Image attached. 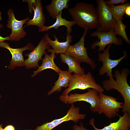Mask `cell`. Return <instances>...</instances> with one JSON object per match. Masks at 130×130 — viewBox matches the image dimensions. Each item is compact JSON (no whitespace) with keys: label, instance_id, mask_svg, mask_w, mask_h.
Here are the masks:
<instances>
[{"label":"cell","instance_id":"obj_1","mask_svg":"<svg viewBox=\"0 0 130 130\" xmlns=\"http://www.w3.org/2000/svg\"><path fill=\"white\" fill-rule=\"evenodd\" d=\"M73 21L80 27L84 29L96 28L98 22V11L91 4L84 2L77 3L68 9Z\"/></svg>","mask_w":130,"mask_h":130},{"label":"cell","instance_id":"obj_2","mask_svg":"<svg viewBox=\"0 0 130 130\" xmlns=\"http://www.w3.org/2000/svg\"><path fill=\"white\" fill-rule=\"evenodd\" d=\"M129 73V70L127 68L122 69L120 72L116 70L114 76L116 80L113 78H109V79L103 81L102 84L104 90L109 91L115 89L120 93L124 100L122 111L130 114V87L127 81Z\"/></svg>","mask_w":130,"mask_h":130},{"label":"cell","instance_id":"obj_3","mask_svg":"<svg viewBox=\"0 0 130 130\" xmlns=\"http://www.w3.org/2000/svg\"><path fill=\"white\" fill-rule=\"evenodd\" d=\"M90 88L96 89L99 92H103L104 90L101 85L96 83L91 72L81 75L74 74L72 75L69 87L63 92L62 95L67 96L71 91L76 89L84 90Z\"/></svg>","mask_w":130,"mask_h":130},{"label":"cell","instance_id":"obj_4","mask_svg":"<svg viewBox=\"0 0 130 130\" xmlns=\"http://www.w3.org/2000/svg\"><path fill=\"white\" fill-rule=\"evenodd\" d=\"M99 93L96 89H89L87 92L83 94H71L66 96L62 95L59 99L62 102L69 104L78 101L86 102L90 104V110L93 112H98L99 103Z\"/></svg>","mask_w":130,"mask_h":130},{"label":"cell","instance_id":"obj_5","mask_svg":"<svg viewBox=\"0 0 130 130\" xmlns=\"http://www.w3.org/2000/svg\"><path fill=\"white\" fill-rule=\"evenodd\" d=\"M87 29L84 31L81 39L77 43L70 45L65 53L72 57L79 63L82 62L88 64L92 69H95L96 65L95 61L88 56L87 48L84 46L85 38L87 35Z\"/></svg>","mask_w":130,"mask_h":130},{"label":"cell","instance_id":"obj_6","mask_svg":"<svg viewBox=\"0 0 130 130\" xmlns=\"http://www.w3.org/2000/svg\"><path fill=\"white\" fill-rule=\"evenodd\" d=\"M99 103L98 112L101 114H104L109 118L115 117L121 108H122L123 104L117 101L118 98L106 95L102 92H99Z\"/></svg>","mask_w":130,"mask_h":130},{"label":"cell","instance_id":"obj_7","mask_svg":"<svg viewBox=\"0 0 130 130\" xmlns=\"http://www.w3.org/2000/svg\"><path fill=\"white\" fill-rule=\"evenodd\" d=\"M96 2L98 15L97 30L101 32H108L113 29L116 20L114 19L104 0H97Z\"/></svg>","mask_w":130,"mask_h":130},{"label":"cell","instance_id":"obj_8","mask_svg":"<svg viewBox=\"0 0 130 130\" xmlns=\"http://www.w3.org/2000/svg\"><path fill=\"white\" fill-rule=\"evenodd\" d=\"M90 36L97 37L98 39L93 42L91 46V48L93 50L96 47H99L98 52L104 51L106 46L109 44H114L117 46L123 45L122 38L116 36L113 29L105 32H99L96 30L91 33Z\"/></svg>","mask_w":130,"mask_h":130},{"label":"cell","instance_id":"obj_9","mask_svg":"<svg viewBox=\"0 0 130 130\" xmlns=\"http://www.w3.org/2000/svg\"><path fill=\"white\" fill-rule=\"evenodd\" d=\"M85 116V114L80 113L79 107H75L72 104L67 114L64 117L37 126L34 130H52L64 122L72 121L76 123L80 120L84 119Z\"/></svg>","mask_w":130,"mask_h":130},{"label":"cell","instance_id":"obj_10","mask_svg":"<svg viewBox=\"0 0 130 130\" xmlns=\"http://www.w3.org/2000/svg\"><path fill=\"white\" fill-rule=\"evenodd\" d=\"M8 20L7 21V27L11 29L12 32L9 36L11 41H19L23 38L26 34V32L24 30L23 25L29 20L28 17L24 19L19 20L15 18L13 10L9 9L7 12Z\"/></svg>","mask_w":130,"mask_h":130},{"label":"cell","instance_id":"obj_11","mask_svg":"<svg viewBox=\"0 0 130 130\" xmlns=\"http://www.w3.org/2000/svg\"><path fill=\"white\" fill-rule=\"evenodd\" d=\"M50 48V46L45 37H43L36 47L30 52L25 54V56L28 57L24 62V66L26 69L38 67L39 61L42 59V56L46 53V50Z\"/></svg>","mask_w":130,"mask_h":130},{"label":"cell","instance_id":"obj_12","mask_svg":"<svg viewBox=\"0 0 130 130\" xmlns=\"http://www.w3.org/2000/svg\"><path fill=\"white\" fill-rule=\"evenodd\" d=\"M111 45H108L103 53H99L98 54V56L99 61L103 63L102 66L99 70L100 75H103L106 73L107 76L109 77V78H113V75L112 73V69L117 66L122 60L127 57V54L126 51H124V55L119 59L113 60L110 59L109 51Z\"/></svg>","mask_w":130,"mask_h":130},{"label":"cell","instance_id":"obj_13","mask_svg":"<svg viewBox=\"0 0 130 130\" xmlns=\"http://www.w3.org/2000/svg\"><path fill=\"white\" fill-rule=\"evenodd\" d=\"M0 47L7 49L12 55V59L7 67L10 70H13L16 67L24 66L25 60L23 57V52L26 50H32L34 48L31 43H29L23 47L13 48L10 46L9 43L4 42L0 43Z\"/></svg>","mask_w":130,"mask_h":130},{"label":"cell","instance_id":"obj_14","mask_svg":"<svg viewBox=\"0 0 130 130\" xmlns=\"http://www.w3.org/2000/svg\"><path fill=\"white\" fill-rule=\"evenodd\" d=\"M29 9L34 12L33 17L32 19L27 21L25 24L26 26L29 25L36 26L40 29L44 26L46 21L45 16L43 13L41 1L40 0H29Z\"/></svg>","mask_w":130,"mask_h":130},{"label":"cell","instance_id":"obj_15","mask_svg":"<svg viewBox=\"0 0 130 130\" xmlns=\"http://www.w3.org/2000/svg\"><path fill=\"white\" fill-rule=\"evenodd\" d=\"M119 117L117 122L111 123L109 125L101 129L96 127L94 118L90 120L89 124L93 127L94 130H130V114L125 112L122 116H119Z\"/></svg>","mask_w":130,"mask_h":130},{"label":"cell","instance_id":"obj_16","mask_svg":"<svg viewBox=\"0 0 130 130\" xmlns=\"http://www.w3.org/2000/svg\"><path fill=\"white\" fill-rule=\"evenodd\" d=\"M55 40L53 41L49 38L48 34L46 33L44 36L50 46H51L52 49H49L47 51L50 52L60 54L65 53L69 47L70 43L72 41V37L70 34L66 33V40L64 42H60L55 35H53Z\"/></svg>","mask_w":130,"mask_h":130},{"label":"cell","instance_id":"obj_17","mask_svg":"<svg viewBox=\"0 0 130 130\" xmlns=\"http://www.w3.org/2000/svg\"><path fill=\"white\" fill-rule=\"evenodd\" d=\"M58 79L54 83V85L47 93L48 95L52 94L55 91L60 92L63 87L69 86V82L72 77V73L67 71H61L58 73Z\"/></svg>","mask_w":130,"mask_h":130},{"label":"cell","instance_id":"obj_18","mask_svg":"<svg viewBox=\"0 0 130 130\" xmlns=\"http://www.w3.org/2000/svg\"><path fill=\"white\" fill-rule=\"evenodd\" d=\"M69 0H52L50 4L46 6V10L52 18L56 19L57 16L64 9L68 8Z\"/></svg>","mask_w":130,"mask_h":130},{"label":"cell","instance_id":"obj_19","mask_svg":"<svg viewBox=\"0 0 130 130\" xmlns=\"http://www.w3.org/2000/svg\"><path fill=\"white\" fill-rule=\"evenodd\" d=\"M55 54L52 53L49 55L46 53L44 58L43 59L41 65L38 67L37 70L33 72L34 74L32 75V77H34L40 72L47 69H52L58 73L60 72L61 70L54 62V59L56 56Z\"/></svg>","mask_w":130,"mask_h":130},{"label":"cell","instance_id":"obj_20","mask_svg":"<svg viewBox=\"0 0 130 130\" xmlns=\"http://www.w3.org/2000/svg\"><path fill=\"white\" fill-rule=\"evenodd\" d=\"M61 61L66 64L68 66V71L75 74H83L84 69L81 67L79 63L76 60L66 53L60 54Z\"/></svg>","mask_w":130,"mask_h":130},{"label":"cell","instance_id":"obj_21","mask_svg":"<svg viewBox=\"0 0 130 130\" xmlns=\"http://www.w3.org/2000/svg\"><path fill=\"white\" fill-rule=\"evenodd\" d=\"M62 12H60L57 16L55 22L51 25L49 26H44L42 28L39 29V32L47 31L52 28H54L56 30L58 29L61 26H64L67 28V33L70 34L72 30V27L76 25L75 23L73 21H69L62 17Z\"/></svg>","mask_w":130,"mask_h":130},{"label":"cell","instance_id":"obj_22","mask_svg":"<svg viewBox=\"0 0 130 130\" xmlns=\"http://www.w3.org/2000/svg\"><path fill=\"white\" fill-rule=\"evenodd\" d=\"M130 5V3L127 2L119 5L108 6L114 19L115 20L124 19V15L126 7Z\"/></svg>","mask_w":130,"mask_h":130},{"label":"cell","instance_id":"obj_23","mask_svg":"<svg viewBox=\"0 0 130 130\" xmlns=\"http://www.w3.org/2000/svg\"><path fill=\"white\" fill-rule=\"evenodd\" d=\"M127 27V26L123 23L122 20H118L116 21L113 29L116 35L121 36L127 44H130V41L125 31Z\"/></svg>","mask_w":130,"mask_h":130},{"label":"cell","instance_id":"obj_24","mask_svg":"<svg viewBox=\"0 0 130 130\" xmlns=\"http://www.w3.org/2000/svg\"><path fill=\"white\" fill-rule=\"evenodd\" d=\"M106 5L108 6H110L119 4H123L128 2L126 0H105Z\"/></svg>","mask_w":130,"mask_h":130},{"label":"cell","instance_id":"obj_25","mask_svg":"<svg viewBox=\"0 0 130 130\" xmlns=\"http://www.w3.org/2000/svg\"><path fill=\"white\" fill-rule=\"evenodd\" d=\"M73 130H87L84 126L82 123H80L79 126L75 125L73 126Z\"/></svg>","mask_w":130,"mask_h":130},{"label":"cell","instance_id":"obj_26","mask_svg":"<svg viewBox=\"0 0 130 130\" xmlns=\"http://www.w3.org/2000/svg\"><path fill=\"white\" fill-rule=\"evenodd\" d=\"M1 16H0V20H1ZM3 27V25L0 23V28H2ZM10 38L9 36L6 37H4L1 36L0 35V43L4 42L5 40H9Z\"/></svg>","mask_w":130,"mask_h":130},{"label":"cell","instance_id":"obj_27","mask_svg":"<svg viewBox=\"0 0 130 130\" xmlns=\"http://www.w3.org/2000/svg\"><path fill=\"white\" fill-rule=\"evenodd\" d=\"M3 130H15L14 127L12 125H8L3 128Z\"/></svg>","mask_w":130,"mask_h":130},{"label":"cell","instance_id":"obj_28","mask_svg":"<svg viewBox=\"0 0 130 130\" xmlns=\"http://www.w3.org/2000/svg\"><path fill=\"white\" fill-rule=\"evenodd\" d=\"M125 13L127 16L129 17L130 16V5L126 7Z\"/></svg>","mask_w":130,"mask_h":130},{"label":"cell","instance_id":"obj_29","mask_svg":"<svg viewBox=\"0 0 130 130\" xmlns=\"http://www.w3.org/2000/svg\"><path fill=\"white\" fill-rule=\"evenodd\" d=\"M0 130H3V128H2V124L0 125Z\"/></svg>","mask_w":130,"mask_h":130},{"label":"cell","instance_id":"obj_30","mask_svg":"<svg viewBox=\"0 0 130 130\" xmlns=\"http://www.w3.org/2000/svg\"><path fill=\"white\" fill-rule=\"evenodd\" d=\"M1 95L0 94V98H1Z\"/></svg>","mask_w":130,"mask_h":130},{"label":"cell","instance_id":"obj_31","mask_svg":"<svg viewBox=\"0 0 130 130\" xmlns=\"http://www.w3.org/2000/svg\"></svg>","mask_w":130,"mask_h":130}]
</instances>
